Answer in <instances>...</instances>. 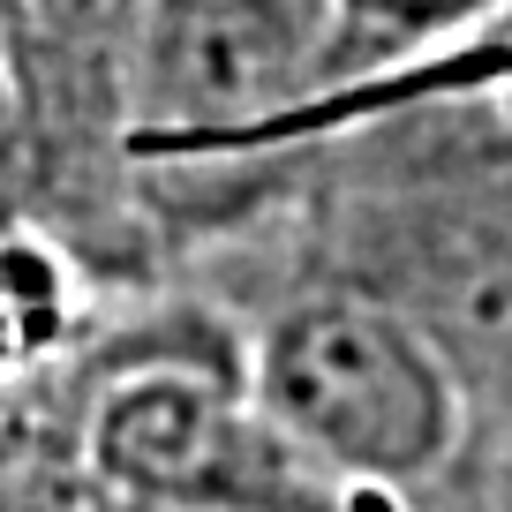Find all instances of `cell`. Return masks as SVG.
Returning a JSON list of instances; mask_svg holds the SVG:
<instances>
[{
	"instance_id": "1",
	"label": "cell",
	"mask_w": 512,
	"mask_h": 512,
	"mask_svg": "<svg viewBox=\"0 0 512 512\" xmlns=\"http://www.w3.org/2000/svg\"><path fill=\"white\" fill-rule=\"evenodd\" d=\"M256 415L324 475L407 490L460 445V377L400 309L309 294L256 347Z\"/></svg>"
},
{
	"instance_id": "2",
	"label": "cell",
	"mask_w": 512,
	"mask_h": 512,
	"mask_svg": "<svg viewBox=\"0 0 512 512\" xmlns=\"http://www.w3.org/2000/svg\"><path fill=\"white\" fill-rule=\"evenodd\" d=\"M324 98V0H136L128 144L226 159L272 144Z\"/></svg>"
},
{
	"instance_id": "3",
	"label": "cell",
	"mask_w": 512,
	"mask_h": 512,
	"mask_svg": "<svg viewBox=\"0 0 512 512\" xmlns=\"http://www.w3.org/2000/svg\"><path fill=\"white\" fill-rule=\"evenodd\" d=\"M91 475L121 497L181 512H294L302 452L204 362H144L91 407Z\"/></svg>"
},
{
	"instance_id": "4",
	"label": "cell",
	"mask_w": 512,
	"mask_h": 512,
	"mask_svg": "<svg viewBox=\"0 0 512 512\" xmlns=\"http://www.w3.org/2000/svg\"><path fill=\"white\" fill-rule=\"evenodd\" d=\"M497 8H505V0H324V98H332L354 68H392V61H407V53L437 46V38L475 31Z\"/></svg>"
},
{
	"instance_id": "5",
	"label": "cell",
	"mask_w": 512,
	"mask_h": 512,
	"mask_svg": "<svg viewBox=\"0 0 512 512\" xmlns=\"http://www.w3.org/2000/svg\"><path fill=\"white\" fill-rule=\"evenodd\" d=\"M68 309H76V294H68L61 256L23 241V234L0 241V384L61 347Z\"/></svg>"
},
{
	"instance_id": "6",
	"label": "cell",
	"mask_w": 512,
	"mask_h": 512,
	"mask_svg": "<svg viewBox=\"0 0 512 512\" xmlns=\"http://www.w3.org/2000/svg\"><path fill=\"white\" fill-rule=\"evenodd\" d=\"M53 23H68V31H98V23H113L128 8V0H38Z\"/></svg>"
},
{
	"instance_id": "7",
	"label": "cell",
	"mask_w": 512,
	"mask_h": 512,
	"mask_svg": "<svg viewBox=\"0 0 512 512\" xmlns=\"http://www.w3.org/2000/svg\"><path fill=\"white\" fill-rule=\"evenodd\" d=\"M0 121H8V46H0Z\"/></svg>"
}]
</instances>
